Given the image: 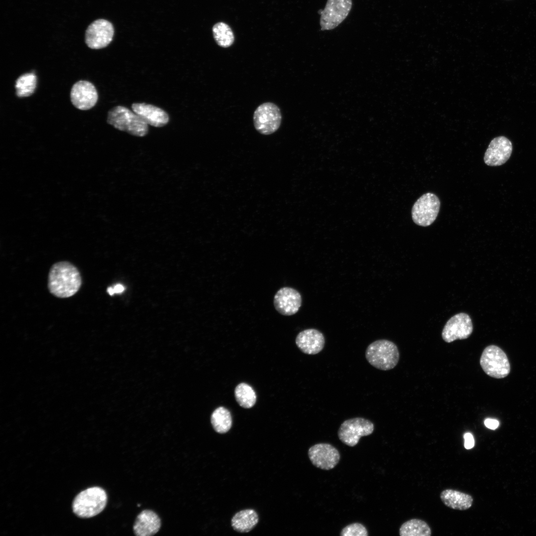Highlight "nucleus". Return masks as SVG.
<instances>
[{
	"mask_svg": "<svg viewBox=\"0 0 536 536\" xmlns=\"http://www.w3.org/2000/svg\"><path fill=\"white\" fill-rule=\"evenodd\" d=\"M82 284L80 273L76 267L68 262H60L51 268L48 275V287L54 296L68 298L79 290Z\"/></svg>",
	"mask_w": 536,
	"mask_h": 536,
	"instance_id": "1",
	"label": "nucleus"
},
{
	"mask_svg": "<svg viewBox=\"0 0 536 536\" xmlns=\"http://www.w3.org/2000/svg\"><path fill=\"white\" fill-rule=\"evenodd\" d=\"M367 361L375 368L384 371L393 369L398 363L400 353L397 345L387 339L371 343L365 351Z\"/></svg>",
	"mask_w": 536,
	"mask_h": 536,
	"instance_id": "2",
	"label": "nucleus"
},
{
	"mask_svg": "<svg viewBox=\"0 0 536 536\" xmlns=\"http://www.w3.org/2000/svg\"><path fill=\"white\" fill-rule=\"evenodd\" d=\"M107 122L118 130L136 136H144L148 131V124L141 117L123 106H117L109 110Z\"/></svg>",
	"mask_w": 536,
	"mask_h": 536,
	"instance_id": "3",
	"label": "nucleus"
},
{
	"mask_svg": "<svg viewBox=\"0 0 536 536\" xmlns=\"http://www.w3.org/2000/svg\"><path fill=\"white\" fill-rule=\"evenodd\" d=\"M107 496L99 487L87 488L79 493L72 503L73 511L78 517L88 518L101 513L106 507Z\"/></svg>",
	"mask_w": 536,
	"mask_h": 536,
	"instance_id": "4",
	"label": "nucleus"
},
{
	"mask_svg": "<svg viewBox=\"0 0 536 536\" xmlns=\"http://www.w3.org/2000/svg\"><path fill=\"white\" fill-rule=\"evenodd\" d=\"M479 363L483 371L494 378H504L510 372V364L507 355L495 345H488L484 349Z\"/></svg>",
	"mask_w": 536,
	"mask_h": 536,
	"instance_id": "5",
	"label": "nucleus"
},
{
	"mask_svg": "<svg viewBox=\"0 0 536 536\" xmlns=\"http://www.w3.org/2000/svg\"><path fill=\"white\" fill-rule=\"evenodd\" d=\"M282 116L279 108L274 103L266 102L260 105L253 115L256 130L264 135L275 132L279 128Z\"/></svg>",
	"mask_w": 536,
	"mask_h": 536,
	"instance_id": "6",
	"label": "nucleus"
},
{
	"mask_svg": "<svg viewBox=\"0 0 536 536\" xmlns=\"http://www.w3.org/2000/svg\"><path fill=\"white\" fill-rule=\"evenodd\" d=\"M440 207V201L434 194L427 193L421 196L414 203L411 210L413 222L426 227L436 220Z\"/></svg>",
	"mask_w": 536,
	"mask_h": 536,
	"instance_id": "7",
	"label": "nucleus"
},
{
	"mask_svg": "<svg viewBox=\"0 0 536 536\" xmlns=\"http://www.w3.org/2000/svg\"><path fill=\"white\" fill-rule=\"evenodd\" d=\"M374 425L369 420L363 417H355L344 421L337 432L339 439L344 444L354 447L361 437L371 435Z\"/></svg>",
	"mask_w": 536,
	"mask_h": 536,
	"instance_id": "8",
	"label": "nucleus"
},
{
	"mask_svg": "<svg viewBox=\"0 0 536 536\" xmlns=\"http://www.w3.org/2000/svg\"><path fill=\"white\" fill-rule=\"evenodd\" d=\"M352 0H328L321 14V30H331L338 26L348 16L352 7Z\"/></svg>",
	"mask_w": 536,
	"mask_h": 536,
	"instance_id": "9",
	"label": "nucleus"
},
{
	"mask_svg": "<svg viewBox=\"0 0 536 536\" xmlns=\"http://www.w3.org/2000/svg\"><path fill=\"white\" fill-rule=\"evenodd\" d=\"M114 27L109 21L100 19L91 23L86 30L85 41L87 46L93 49L107 46L112 41Z\"/></svg>",
	"mask_w": 536,
	"mask_h": 536,
	"instance_id": "10",
	"label": "nucleus"
},
{
	"mask_svg": "<svg viewBox=\"0 0 536 536\" xmlns=\"http://www.w3.org/2000/svg\"><path fill=\"white\" fill-rule=\"evenodd\" d=\"M473 331L470 317L466 313H460L452 317L445 325L442 332L443 340L450 343L457 339L468 338Z\"/></svg>",
	"mask_w": 536,
	"mask_h": 536,
	"instance_id": "11",
	"label": "nucleus"
},
{
	"mask_svg": "<svg viewBox=\"0 0 536 536\" xmlns=\"http://www.w3.org/2000/svg\"><path fill=\"white\" fill-rule=\"evenodd\" d=\"M308 454L314 466L327 470L334 469L340 458L337 449L329 443L315 444L309 449Z\"/></svg>",
	"mask_w": 536,
	"mask_h": 536,
	"instance_id": "12",
	"label": "nucleus"
},
{
	"mask_svg": "<svg viewBox=\"0 0 536 536\" xmlns=\"http://www.w3.org/2000/svg\"><path fill=\"white\" fill-rule=\"evenodd\" d=\"M511 141L504 136H499L490 142L484 153V163L489 166H498L506 163L512 152Z\"/></svg>",
	"mask_w": 536,
	"mask_h": 536,
	"instance_id": "13",
	"label": "nucleus"
},
{
	"mask_svg": "<svg viewBox=\"0 0 536 536\" xmlns=\"http://www.w3.org/2000/svg\"><path fill=\"white\" fill-rule=\"evenodd\" d=\"M70 97L75 107L81 110H87L95 105L98 95L92 83L86 80H79L72 86Z\"/></svg>",
	"mask_w": 536,
	"mask_h": 536,
	"instance_id": "14",
	"label": "nucleus"
},
{
	"mask_svg": "<svg viewBox=\"0 0 536 536\" xmlns=\"http://www.w3.org/2000/svg\"><path fill=\"white\" fill-rule=\"evenodd\" d=\"M301 304L302 297L300 293L292 287H282L274 296L273 304L275 310L284 316L296 314Z\"/></svg>",
	"mask_w": 536,
	"mask_h": 536,
	"instance_id": "15",
	"label": "nucleus"
},
{
	"mask_svg": "<svg viewBox=\"0 0 536 536\" xmlns=\"http://www.w3.org/2000/svg\"><path fill=\"white\" fill-rule=\"evenodd\" d=\"M295 342L303 353L314 355L320 352L324 347V335L318 330L308 329L300 332L297 335Z\"/></svg>",
	"mask_w": 536,
	"mask_h": 536,
	"instance_id": "16",
	"label": "nucleus"
},
{
	"mask_svg": "<svg viewBox=\"0 0 536 536\" xmlns=\"http://www.w3.org/2000/svg\"><path fill=\"white\" fill-rule=\"evenodd\" d=\"M132 108L147 124L155 127L164 126L169 121V116L164 110L151 104L134 103Z\"/></svg>",
	"mask_w": 536,
	"mask_h": 536,
	"instance_id": "17",
	"label": "nucleus"
},
{
	"mask_svg": "<svg viewBox=\"0 0 536 536\" xmlns=\"http://www.w3.org/2000/svg\"><path fill=\"white\" fill-rule=\"evenodd\" d=\"M161 527V520L154 512L150 510L141 511L134 525V534L137 536H150L156 534Z\"/></svg>",
	"mask_w": 536,
	"mask_h": 536,
	"instance_id": "18",
	"label": "nucleus"
},
{
	"mask_svg": "<svg viewBox=\"0 0 536 536\" xmlns=\"http://www.w3.org/2000/svg\"><path fill=\"white\" fill-rule=\"evenodd\" d=\"M440 498L448 507L461 511L470 508L473 501L470 495L452 489L443 490L440 493Z\"/></svg>",
	"mask_w": 536,
	"mask_h": 536,
	"instance_id": "19",
	"label": "nucleus"
},
{
	"mask_svg": "<svg viewBox=\"0 0 536 536\" xmlns=\"http://www.w3.org/2000/svg\"><path fill=\"white\" fill-rule=\"evenodd\" d=\"M259 522V516L253 509H245L236 513L232 517L231 524L233 529L239 533L251 531Z\"/></svg>",
	"mask_w": 536,
	"mask_h": 536,
	"instance_id": "20",
	"label": "nucleus"
},
{
	"mask_svg": "<svg viewBox=\"0 0 536 536\" xmlns=\"http://www.w3.org/2000/svg\"><path fill=\"white\" fill-rule=\"evenodd\" d=\"M431 534L428 524L419 519H411L405 522L399 529L401 536H430Z\"/></svg>",
	"mask_w": 536,
	"mask_h": 536,
	"instance_id": "21",
	"label": "nucleus"
},
{
	"mask_svg": "<svg viewBox=\"0 0 536 536\" xmlns=\"http://www.w3.org/2000/svg\"><path fill=\"white\" fill-rule=\"evenodd\" d=\"M212 32L215 42L222 48H228L234 42L233 31L225 22L220 21L215 23L212 26Z\"/></svg>",
	"mask_w": 536,
	"mask_h": 536,
	"instance_id": "22",
	"label": "nucleus"
},
{
	"mask_svg": "<svg viewBox=\"0 0 536 536\" xmlns=\"http://www.w3.org/2000/svg\"><path fill=\"white\" fill-rule=\"evenodd\" d=\"M211 423L214 430L220 434L227 432L231 428L232 420L230 411L223 406L215 409L211 415Z\"/></svg>",
	"mask_w": 536,
	"mask_h": 536,
	"instance_id": "23",
	"label": "nucleus"
},
{
	"mask_svg": "<svg viewBox=\"0 0 536 536\" xmlns=\"http://www.w3.org/2000/svg\"><path fill=\"white\" fill-rule=\"evenodd\" d=\"M37 77L34 73H26L21 75L15 82L16 95L18 97L31 95L35 91Z\"/></svg>",
	"mask_w": 536,
	"mask_h": 536,
	"instance_id": "24",
	"label": "nucleus"
},
{
	"mask_svg": "<svg viewBox=\"0 0 536 536\" xmlns=\"http://www.w3.org/2000/svg\"><path fill=\"white\" fill-rule=\"evenodd\" d=\"M234 395L237 402L243 408H250L256 402L255 392L251 386L246 383L238 384L235 388Z\"/></svg>",
	"mask_w": 536,
	"mask_h": 536,
	"instance_id": "25",
	"label": "nucleus"
},
{
	"mask_svg": "<svg viewBox=\"0 0 536 536\" xmlns=\"http://www.w3.org/2000/svg\"><path fill=\"white\" fill-rule=\"evenodd\" d=\"M341 536H367L366 527L361 523H354L347 525L341 531Z\"/></svg>",
	"mask_w": 536,
	"mask_h": 536,
	"instance_id": "26",
	"label": "nucleus"
},
{
	"mask_svg": "<svg viewBox=\"0 0 536 536\" xmlns=\"http://www.w3.org/2000/svg\"><path fill=\"white\" fill-rule=\"evenodd\" d=\"M464 447L467 449L472 448L474 445V440L473 435L469 432H467L464 435Z\"/></svg>",
	"mask_w": 536,
	"mask_h": 536,
	"instance_id": "27",
	"label": "nucleus"
},
{
	"mask_svg": "<svg viewBox=\"0 0 536 536\" xmlns=\"http://www.w3.org/2000/svg\"><path fill=\"white\" fill-rule=\"evenodd\" d=\"M485 426L492 430H495L496 429L499 424V421L494 419L487 418L484 420Z\"/></svg>",
	"mask_w": 536,
	"mask_h": 536,
	"instance_id": "28",
	"label": "nucleus"
},
{
	"mask_svg": "<svg viewBox=\"0 0 536 536\" xmlns=\"http://www.w3.org/2000/svg\"><path fill=\"white\" fill-rule=\"evenodd\" d=\"M113 289L115 293H120L124 290V287L122 285L118 284L114 286Z\"/></svg>",
	"mask_w": 536,
	"mask_h": 536,
	"instance_id": "29",
	"label": "nucleus"
},
{
	"mask_svg": "<svg viewBox=\"0 0 536 536\" xmlns=\"http://www.w3.org/2000/svg\"><path fill=\"white\" fill-rule=\"evenodd\" d=\"M107 291H108V293L111 295H112L115 293L113 288L111 287H109L107 289Z\"/></svg>",
	"mask_w": 536,
	"mask_h": 536,
	"instance_id": "30",
	"label": "nucleus"
}]
</instances>
